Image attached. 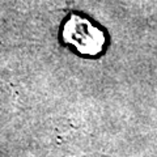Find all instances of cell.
Segmentation results:
<instances>
[{
	"mask_svg": "<svg viewBox=\"0 0 157 157\" xmlns=\"http://www.w3.org/2000/svg\"><path fill=\"white\" fill-rule=\"evenodd\" d=\"M63 38L84 55H97L105 45L104 33L86 18L76 14H72L66 22Z\"/></svg>",
	"mask_w": 157,
	"mask_h": 157,
	"instance_id": "obj_1",
	"label": "cell"
}]
</instances>
